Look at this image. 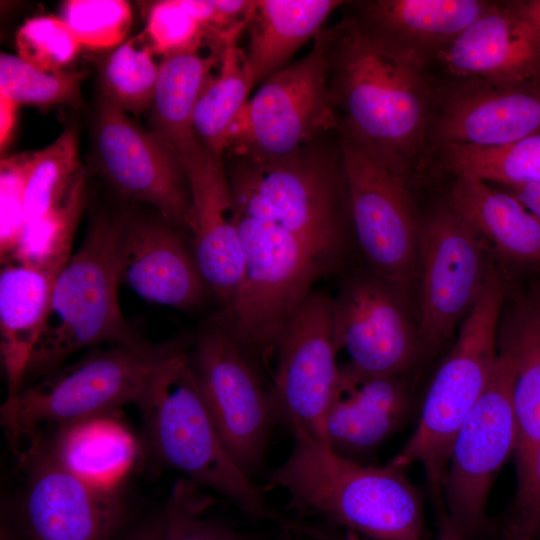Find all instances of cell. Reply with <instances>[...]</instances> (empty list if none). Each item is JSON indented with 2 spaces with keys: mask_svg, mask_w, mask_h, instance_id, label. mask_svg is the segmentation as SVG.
<instances>
[{
  "mask_svg": "<svg viewBox=\"0 0 540 540\" xmlns=\"http://www.w3.org/2000/svg\"><path fill=\"white\" fill-rule=\"evenodd\" d=\"M330 102L337 116L406 176L429 142L436 83L429 66L352 13L324 28Z\"/></svg>",
  "mask_w": 540,
  "mask_h": 540,
  "instance_id": "obj_1",
  "label": "cell"
},
{
  "mask_svg": "<svg viewBox=\"0 0 540 540\" xmlns=\"http://www.w3.org/2000/svg\"><path fill=\"white\" fill-rule=\"evenodd\" d=\"M333 130L281 158L227 153L225 164L238 212L293 234L325 274L342 264L352 228L337 135L333 144L328 141Z\"/></svg>",
  "mask_w": 540,
  "mask_h": 540,
  "instance_id": "obj_2",
  "label": "cell"
},
{
  "mask_svg": "<svg viewBox=\"0 0 540 540\" xmlns=\"http://www.w3.org/2000/svg\"><path fill=\"white\" fill-rule=\"evenodd\" d=\"M289 456L268 476L299 516H319L368 540H421L424 502L404 469L365 466L293 429Z\"/></svg>",
  "mask_w": 540,
  "mask_h": 540,
  "instance_id": "obj_3",
  "label": "cell"
},
{
  "mask_svg": "<svg viewBox=\"0 0 540 540\" xmlns=\"http://www.w3.org/2000/svg\"><path fill=\"white\" fill-rule=\"evenodd\" d=\"M136 405L148 444L164 465L225 496L252 518L289 523L225 449L194 378L189 354L179 348L165 358L148 378Z\"/></svg>",
  "mask_w": 540,
  "mask_h": 540,
  "instance_id": "obj_4",
  "label": "cell"
},
{
  "mask_svg": "<svg viewBox=\"0 0 540 540\" xmlns=\"http://www.w3.org/2000/svg\"><path fill=\"white\" fill-rule=\"evenodd\" d=\"M507 288L505 278L494 265L479 299L432 378L414 432L388 462L400 469L420 464L434 493L442 492L455 436L492 376Z\"/></svg>",
  "mask_w": 540,
  "mask_h": 540,
  "instance_id": "obj_5",
  "label": "cell"
},
{
  "mask_svg": "<svg viewBox=\"0 0 540 540\" xmlns=\"http://www.w3.org/2000/svg\"><path fill=\"white\" fill-rule=\"evenodd\" d=\"M121 219L98 216L58 275L26 377L41 378L72 354L101 343L145 344L121 313L116 245Z\"/></svg>",
  "mask_w": 540,
  "mask_h": 540,
  "instance_id": "obj_6",
  "label": "cell"
},
{
  "mask_svg": "<svg viewBox=\"0 0 540 540\" xmlns=\"http://www.w3.org/2000/svg\"><path fill=\"white\" fill-rule=\"evenodd\" d=\"M178 347L113 345L94 349L41 377L1 407L10 442L85 419L109 415L139 399L154 369Z\"/></svg>",
  "mask_w": 540,
  "mask_h": 540,
  "instance_id": "obj_7",
  "label": "cell"
},
{
  "mask_svg": "<svg viewBox=\"0 0 540 540\" xmlns=\"http://www.w3.org/2000/svg\"><path fill=\"white\" fill-rule=\"evenodd\" d=\"M238 231L243 277L220 326L245 356L266 357L325 272L300 240L271 221L239 213Z\"/></svg>",
  "mask_w": 540,
  "mask_h": 540,
  "instance_id": "obj_8",
  "label": "cell"
},
{
  "mask_svg": "<svg viewBox=\"0 0 540 540\" xmlns=\"http://www.w3.org/2000/svg\"><path fill=\"white\" fill-rule=\"evenodd\" d=\"M335 130L352 230L369 270L414 299L419 221L414 213L409 177L388 163L339 117Z\"/></svg>",
  "mask_w": 540,
  "mask_h": 540,
  "instance_id": "obj_9",
  "label": "cell"
},
{
  "mask_svg": "<svg viewBox=\"0 0 540 540\" xmlns=\"http://www.w3.org/2000/svg\"><path fill=\"white\" fill-rule=\"evenodd\" d=\"M337 121L322 28L305 56L260 83L232 125L225 153L281 158L335 129Z\"/></svg>",
  "mask_w": 540,
  "mask_h": 540,
  "instance_id": "obj_10",
  "label": "cell"
},
{
  "mask_svg": "<svg viewBox=\"0 0 540 540\" xmlns=\"http://www.w3.org/2000/svg\"><path fill=\"white\" fill-rule=\"evenodd\" d=\"M489 248L447 204L419 221L415 312L428 354L453 338L494 266Z\"/></svg>",
  "mask_w": 540,
  "mask_h": 540,
  "instance_id": "obj_11",
  "label": "cell"
},
{
  "mask_svg": "<svg viewBox=\"0 0 540 540\" xmlns=\"http://www.w3.org/2000/svg\"><path fill=\"white\" fill-rule=\"evenodd\" d=\"M513 382L512 363L498 348L490 381L461 424L452 445L442 488L444 509L465 540L486 529L494 479L516 451L518 428Z\"/></svg>",
  "mask_w": 540,
  "mask_h": 540,
  "instance_id": "obj_12",
  "label": "cell"
},
{
  "mask_svg": "<svg viewBox=\"0 0 540 540\" xmlns=\"http://www.w3.org/2000/svg\"><path fill=\"white\" fill-rule=\"evenodd\" d=\"M340 368L360 378L405 376L426 354L413 299L370 270L355 272L332 298Z\"/></svg>",
  "mask_w": 540,
  "mask_h": 540,
  "instance_id": "obj_13",
  "label": "cell"
},
{
  "mask_svg": "<svg viewBox=\"0 0 540 540\" xmlns=\"http://www.w3.org/2000/svg\"><path fill=\"white\" fill-rule=\"evenodd\" d=\"M191 369L219 437L249 477L263 461L279 421L270 389L221 326L204 330L189 355Z\"/></svg>",
  "mask_w": 540,
  "mask_h": 540,
  "instance_id": "obj_14",
  "label": "cell"
},
{
  "mask_svg": "<svg viewBox=\"0 0 540 540\" xmlns=\"http://www.w3.org/2000/svg\"><path fill=\"white\" fill-rule=\"evenodd\" d=\"M274 353L277 366L270 392L278 420L326 445L325 420L340 373L332 297L311 292Z\"/></svg>",
  "mask_w": 540,
  "mask_h": 540,
  "instance_id": "obj_15",
  "label": "cell"
},
{
  "mask_svg": "<svg viewBox=\"0 0 540 540\" xmlns=\"http://www.w3.org/2000/svg\"><path fill=\"white\" fill-rule=\"evenodd\" d=\"M26 474L24 516L31 540H108L121 525L118 489L94 485L62 466L43 433L11 444Z\"/></svg>",
  "mask_w": 540,
  "mask_h": 540,
  "instance_id": "obj_16",
  "label": "cell"
},
{
  "mask_svg": "<svg viewBox=\"0 0 540 540\" xmlns=\"http://www.w3.org/2000/svg\"><path fill=\"white\" fill-rule=\"evenodd\" d=\"M94 142L101 171L118 192L154 206L167 222L192 231L187 173L169 144L137 126L105 96L97 111Z\"/></svg>",
  "mask_w": 540,
  "mask_h": 540,
  "instance_id": "obj_17",
  "label": "cell"
},
{
  "mask_svg": "<svg viewBox=\"0 0 540 540\" xmlns=\"http://www.w3.org/2000/svg\"><path fill=\"white\" fill-rule=\"evenodd\" d=\"M540 133V80L436 84L429 141L436 146H502Z\"/></svg>",
  "mask_w": 540,
  "mask_h": 540,
  "instance_id": "obj_18",
  "label": "cell"
},
{
  "mask_svg": "<svg viewBox=\"0 0 540 540\" xmlns=\"http://www.w3.org/2000/svg\"><path fill=\"white\" fill-rule=\"evenodd\" d=\"M223 159L205 150L185 162L184 167L193 209V254L225 314L240 286L244 259L238 231L239 213Z\"/></svg>",
  "mask_w": 540,
  "mask_h": 540,
  "instance_id": "obj_19",
  "label": "cell"
},
{
  "mask_svg": "<svg viewBox=\"0 0 540 540\" xmlns=\"http://www.w3.org/2000/svg\"><path fill=\"white\" fill-rule=\"evenodd\" d=\"M116 257L120 283L148 301L188 310L209 288L193 252L169 222L122 218Z\"/></svg>",
  "mask_w": 540,
  "mask_h": 540,
  "instance_id": "obj_20",
  "label": "cell"
},
{
  "mask_svg": "<svg viewBox=\"0 0 540 540\" xmlns=\"http://www.w3.org/2000/svg\"><path fill=\"white\" fill-rule=\"evenodd\" d=\"M455 80L520 83L540 80V51L514 1L497 3L440 51L430 64Z\"/></svg>",
  "mask_w": 540,
  "mask_h": 540,
  "instance_id": "obj_21",
  "label": "cell"
},
{
  "mask_svg": "<svg viewBox=\"0 0 540 540\" xmlns=\"http://www.w3.org/2000/svg\"><path fill=\"white\" fill-rule=\"evenodd\" d=\"M412 407L404 376L360 378L340 368L325 420L326 446L357 461L396 433Z\"/></svg>",
  "mask_w": 540,
  "mask_h": 540,
  "instance_id": "obj_22",
  "label": "cell"
},
{
  "mask_svg": "<svg viewBox=\"0 0 540 540\" xmlns=\"http://www.w3.org/2000/svg\"><path fill=\"white\" fill-rule=\"evenodd\" d=\"M494 2L482 0H371L352 14L373 33L426 63Z\"/></svg>",
  "mask_w": 540,
  "mask_h": 540,
  "instance_id": "obj_23",
  "label": "cell"
},
{
  "mask_svg": "<svg viewBox=\"0 0 540 540\" xmlns=\"http://www.w3.org/2000/svg\"><path fill=\"white\" fill-rule=\"evenodd\" d=\"M447 205L505 264L540 271V218L511 192L469 175H455Z\"/></svg>",
  "mask_w": 540,
  "mask_h": 540,
  "instance_id": "obj_24",
  "label": "cell"
},
{
  "mask_svg": "<svg viewBox=\"0 0 540 540\" xmlns=\"http://www.w3.org/2000/svg\"><path fill=\"white\" fill-rule=\"evenodd\" d=\"M502 313L498 348L510 359L517 419L516 460L540 441V283L515 293Z\"/></svg>",
  "mask_w": 540,
  "mask_h": 540,
  "instance_id": "obj_25",
  "label": "cell"
},
{
  "mask_svg": "<svg viewBox=\"0 0 540 540\" xmlns=\"http://www.w3.org/2000/svg\"><path fill=\"white\" fill-rule=\"evenodd\" d=\"M58 275L9 262L0 274V352L8 396L22 388Z\"/></svg>",
  "mask_w": 540,
  "mask_h": 540,
  "instance_id": "obj_26",
  "label": "cell"
},
{
  "mask_svg": "<svg viewBox=\"0 0 540 540\" xmlns=\"http://www.w3.org/2000/svg\"><path fill=\"white\" fill-rule=\"evenodd\" d=\"M340 0H256L247 23L244 65L254 86L284 69L314 39Z\"/></svg>",
  "mask_w": 540,
  "mask_h": 540,
  "instance_id": "obj_27",
  "label": "cell"
},
{
  "mask_svg": "<svg viewBox=\"0 0 540 540\" xmlns=\"http://www.w3.org/2000/svg\"><path fill=\"white\" fill-rule=\"evenodd\" d=\"M221 53L202 56L188 50L163 57L152 103L153 133L169 144L184 162L199 156L206 148L193 126L197 100L219 66Z\"/></svg>",
  "mask_w": 540,
  "mask_h": 540,
  "instance_id": "obj_28",
  "label": "cell"
},
{
  "mask_svg": "<svg viewBox=\"0 0 540 540\" xmlns=\"http://www.w3.org/2000/svg\"><path fill=\"white\" fill-rule=\"evenodd\" d=\"M46 441L62 466L94 485L110 489H118L139 454L131 431L110 414L62 426Z\"/></svg>",
  "mask_w": 540,
  "mask_h": 540,
  "instance_id": "obj_29",
  "label": "cell"
},
{
  "mask_svg": "<svg viewBox=\"0 0 540 540\" xmlns=\"http://www.w3.org/2000/svg\"><path fill=\"white\" fill-rule=\"evenodd\" d=\"M238 36L225 44L219 72L205 84L194 109L193 126L201 143L215 157L224 158L229 131L254 87L244 65Z\"/></svg>",
  "mask_w": 540,
  "mask_h": 540,
  "instance_id": "obj_30",
  "label": "cell"
},
{
  "mask_svg": "<svg viewBox=\"0 0 540 540\" xmlns=\"http://www.w3.org/2000/svg\"><path fill=\"white\" fill-rule=\"evenodd\" d=\"M444 166L510 187L540 184V133L502 146L443 144L437 146Z\"/></svg>",
  "mask_w": 540,
  "mask_h": 540,
  "instance_id": "obj_31",
  "label": "cell"
},
{
  "mask_svg": "<svg viewBox=\"0 0 540 540\" xmlns=\"http://www.w3.org/2000/svg\"><path fill=\"white\" fill-rule=\"evenodd\" d=\"M85 199L83 171L60 206L25 223L19 242L6 263L23 264L59 275L72 255V242Z\"/></svg>",
  "mask_w": 540,
  "mask_h": 540,
  "instance_id": "obj_32",
  "label": "cell"
},
{
  "mask_svg": "<svg viewBox=\"0 0 540 540\" xmlns=\"http://www.w3.org/2000/svg\"><path fill=\"white\" fill-rule=\"evenodd\" d=\"M82 172L77 131L72 127L66 128L49 146L30 153L26 222L60 206Z\"/></svg>",
  "mask_w": 540,
  "mask_h": 540,
  "instance_id": "obj_33",
  "label": "cell"
},
{
  "mask_svg": "<svg viewBox=\"0 0 540 540\" xmlns=\"http://www.w3.org/2000/svg\"><path fill=\"white\" fill-rule=\"evenodd\" d=\"M152 53L139 35L120 45L104 64V96L124 112L137 114L152 106L160 69Z\"/></svg>",
  "mask_w": 540,
  "mask_h": 540,
  "instance_id": "obj_34",
  "label": "cell"
},
{
  "mask_svg": "<svg viewBox=\"0 0 540 540\" xmlns=\"http://www.w3.org/2000/svg\"><path fill=\"white\" fill-rule=\"evenodd\" d=\"M84 71L48 72L38 69L19 56L0 55V95L20 104L69 105L82 104L80 83Z\"/></svg>",
  "mask_w": 540,
  "mask_h": 540,
  "instance_id": "obj_35",
  "label": "cell"
},
{
  "mask_svg": "<svg viewBox=\"0 0 540 540\" xmlns=\"http://www.w3.org/2000/svg\"><path fill=\"white\" fill-rule=\"evenodd\" d=\"M213 499L202 486L183 478L171 491L164 509L167 516L165 540H250L237 529L219 520L206 517Z\"/></svg>",
  "mask_w": 540,
  "mask_h": 540,
  "instance_id": "obj_36",
  "label": "cell"
},
{
  "mask_svg": "<svg viewBox=\"0 0 540 540\" xmlns=\"http://www.w3.org/2000/svg\"><path fill=\"white\" fill-rule=\"evenodd\" d=\"M78 42L90 48H110L127 35L132 12L123 0H70L61 18Z\"/></svg>",
  "mask_w": 540,
  "mask_h": 540,
  "instance_id": "obj_37",
  "label": "cell"
},
{
  "mask_svg": "<svg viewBox=\"0 0 540 540\" xmlns=\"http://www.w3.org/2000/svg\"><path fill=\"white\" fill-rule=\"evenodd\" d=\"M18 56L48 72H58L78 54L81 44L66 23L54 16L28 19L16 34Z\"/></svg>",
  "mask_w": 540,
  "mask_h": 540,
  "instance_id": "obj_38",
  "label": "cell"
},
{
  "mask_svg": "<svg viewBox=\"0 0 540 540\" xmlns=\"http://www.w3.org/2000/svg\"><path fill=\"white\" fill-rule=\"evenodd\" d=\"M145 38L152 51L163 56L199 50L203 40L212 43L207 30L180 6L178 0L160 1L152 6Z\"/></svg>",
  "mask_w": 540,
  "mask_h": 540,
  "instance_id": "obj_39",
  "label": "cell"
},
{
  "mask_svg": "<svg viewBox=\"0 0 540 540\" xmlns=\"http://www.w3.org/2000/svg\"><path fill=\"white\" fill-rule=\"evenodd\" d=\"M30 153L1 159L0 256L6 263L14 252L26 223L25 198Z\"/></svg>",
  "mask_w": 540,
  "mask_h": 540,
  "instance_id": "obj_40",
  "label": "cell"
},
{
  "mask_svg": "<svg viewBox=\"0 0 540 540\" xmlns=\"http://www.w3.org/2000/svg\"><path fill=\"white\" fill-rule=\"evenodd\" d=\"M503 537L540 540V441L517 461V487Z\"/></svg>",
  "mask_w": 540,
  "mask_h": 540,
  "instance_id": "obj_41",
  "label": "cell"
},
{
  "mask_svg": "<svg viewBox=\"0 0 540 540\" xmlns=\"http://www.w3.org/2000/svg\"><path fill=\"white\" fill-rule=\"evenodd\" d=\"M167 533V516L165 509L155 518L148 520L135 529L124 540H165Z\"/></svg>",
  "mask_w": 540,
  "mask_h": 540,
  "instance_id": "obj_42",
  "label": "cell"
},
{
  "mask_svg": "<svg viewBox=\"0 0 540 540\" xmlns=\"http://www.w3.org/2000/svg\"><path fill=\"white\" fill-rule=\"evenodd\" d=\"M19 105L0 95V147L4 150L10 140Z\"/></svg>",
  "mask_w": 540,
  "mask_h": 540,
  "instance_id": "obj_43",
  "label": "cell"
},
{
  "mask_svg": "<svg viewBox=\"0 0 540 540\" xmlns=\"http://www.w3.org/2000/svg\"><path fill=\"white\" fill-rule=\"evenodd\" d=\"M509 192L540 218V184L510 187Z\"/></svg>",
  "mask_w": 540,
  "mask_h": 540,
  "instance_id": "obj_44",
  "label": "cell"
},
{
  "mask_svg": "<svg viewBox=\"0 0 540 540\" xmlns=\"http://www.w3.org/2000/svg\"><path fill=\"white\" fill-rule=\"evenodd\" d=\"M519 11L529 22L540 51V0L514 1Z\"/></svg>",
  "mask_w": 540,
  "mask_h": 540,
  "instance_id": "obj_45",
  "label": "cell"
},
{
  "mask_svg": "<svg viewBox=\"0 0 540 540\" xmlns=\"http://www.w3.org/2000/svg\"><path fill=\"white\" fill-rule=\"evenodd\" d=\"M437 540H465L448 518L442 504H439Z\"/></svg>",
  "mask_w": 540,
  "mask_h": 540,
  "instance_id": "obj_46",
  "label": "cell"
},
{
  "mask_svg": "<svg viewBox=\"0 0 540 540\" xmlns=\"http://www.w3.org/2000/svg\"><path fill=\"white\" fill-rule=\"evenodd\" d=\"M330 540H368V539L360 536L359 534L351 530L344 529V532L341 535H339L335 539L332 538Z\"/></svg>",
  "mask_w": 540,
  "mask_h": 540,
  "instance_id": "obj_47",
  "label": "cell"
},
{
  "mask_svg": "<svg viewBox=\"0 0 540 540\" xmlns=\"http://www.w3.org/2000/svg\"><path fill=\"white\" fill-rule=\"evenodd\" d=\"M503 540H520V539L509 538V537H503Z\"/></svg>",
  "mask_w": 540,
  "mask_h": 540,
  "instance_id": "obj_48",
  "label": "cell"
}]
</instances>
